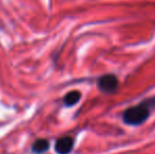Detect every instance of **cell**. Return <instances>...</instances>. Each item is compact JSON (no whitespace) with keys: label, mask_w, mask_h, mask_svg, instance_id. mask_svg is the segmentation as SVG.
Segmentation results:
<instances>
[{"label":"cell","mask_w":155,"mask_h":154,"mask_svg":"<svg viewBox=\"0 0 155 154\" xmlns=\"http://www.w3.org/2000/svg\"><path fill=\"white\" fill-rule=\"evenodd\" d=\"M49 142L47 139H38L33 145V150L36 153H43L49 149Z\"/></svg>","instance_id":"obj_5"},{"label":"cell","mask_w":155,"mask_h":154,"mask_svg":"<svg viewBox=\"0 0 155 154\" xmlns=\"http://www.w3.org/2000/svg\"><path fill=\"white\" fill-rule=\"evenodd\" d=\"M74 140L70 136L61 137L56 142L55 150L58 154H69L73 149Z\"/></svg>","instance_id":"obj_3"},{"label":"cell","mask_w":155,"mask_h":154,"mask_svg":"<svg viewBox=\"0 0 155 154\" xmlns=\"http://www.w3.org/2000/svg\"><path fill=\"white\" fill-rule=\"evenodd\" d=\"M98 88L104 93H112L118 88V79L112 74L101 76L98 80Z\"/></svg>","instance_id":"obj_2"},{"label":"cell","mask_w":155,"mask_h":154,"mask_svg":"<svg viewBox=\"0 0 155 154\" xmlns=\"http://www.w3.org/2000/svg\"><path fill=\"white\" fill-rule=\"evenodd\" d=\"M155 106V98L148 99L134 107L127 109L124 113V121L131 126H138L147 120L150 115V110Z\"/></svg>","instance_id":"obj_1"},{"label":"cell","mask_w":155,"mask_h":154,"mask_svg":"<svg viewBox=\"0 0 155 154\" xmlns=\"http://www.w3.org/2000/svg\"><path fill=\"white\" fill-rule=\"evenodd\" d=\"M80 97H81V94L78 91H72V92L68 93L64 97V103L68 106V107H71V106H74L79 101Z\"/></svg>","instance_id":"obj_4"}]
</instances>
